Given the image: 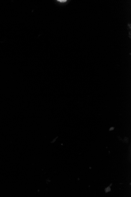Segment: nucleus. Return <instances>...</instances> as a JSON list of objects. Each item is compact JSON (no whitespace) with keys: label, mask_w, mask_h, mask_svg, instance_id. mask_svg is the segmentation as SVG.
Listing matches in <instances>:
<instances>
[{"label":"nucleus","mask_w":131,"mask_h":197,"mask_svg":"<svg viewBox=\"0 0 131 197\" xmlns=\"http://www.w3.org/2000/svg\"><path fill=\"white\" fill-rule=\"evenodd\" d=\"M58 2H60V3H65V2H67V0H59V1H57Z\"/></svg>","instance_id":"obj_1"}]
</instances>
